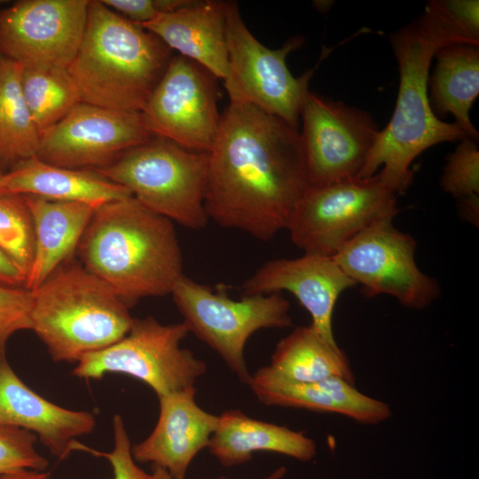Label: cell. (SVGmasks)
<instances>
[{
	"label": "cell",
	"instance_id": "cell-1",
	"mask_svg": "<svg viewBox=\"0 0 479 479\" xmlns=\"http://www.w3.org/2000/svg\"><path fill=\"white\" fill-rule=\"evenodd\" d=\"M208 153V219L260 240L287 230L310 186L298 130L256 106L231 102Z\"/></svg>",
	"mask_w": 479,
	"mask_h": 479
},
{
	"label": "cell",
	"instance_id": "cell-2",
	"mask_svg": "<svg viewBox=\"0 0 479 479\" xmlns=\"http://www.w3.org/2000/svg\"><path fill=\"white\" fill-rule=\"evenodd\" d=\"M398 65L399 88L392 116L357 177L377 174L397 195L412 184L413 161L443 142L459 141L466 134L455 123L437 118L428 93L429 68L436 51L455 42L479 45L451 10L447 0H433L411 23L389 35Z\"/></svg>",
	"mask_w": 479,
	"mask_h": 479
},
{
	"label": "cell",
	"instance_id": "cell-3",
	"mask_svg": "<svg viewBox=\"0 0 479 479\" xmlns=\"http://www.w3.org/2000/svg\"><path fill=\"white\" fill-rule=\"evenodd\" d=\"M77 250L82 265L128 308L142 298L170 294L184 275L173 222L133 196L98 208Z\"/></svg>",
	"mask_w": 479,
	"mask_h": 479
},
{
	"label": "cell",
	"instance_id": "cell-4",
	"mask_svg": "<svg viewBox=\"0 0 479 479\" xmlns=\"http://www.w3.org/2000/svg\"><path fill=\"white\" fill-rule=\"evenodd\" d=\"M172 51L141 25L90 0L82 42L67 69L81 102L142 112Z\"/></svg>",
	"mask_w": 479,
	"mask_h": 479
},
{
	"label": "cell",
	"instance_id": "cell-5",
	"mask_svg": "<svg viewBox=\"0 0 479 479\" xmlns=\"http://www.w3.org/2000/svg\"><path fill=\"white\" fill-rule=\"evenodd\" d=\"M31 329L55 362H78L124 337L134 318L99 278L68 261L30 290Z\"/></svg>",
	"mask_w": 479,
	"mask_h": 479
},
{
	"label": "cell",
	"instance_id": "cell-6",
	"mask_svg": "<svg viewBox=\"0 0 479 479\" xmlns=\"http://www.w3.org/2000/svg\"><path fill=\"white\" fill-rule=\"evenodd\" d=\"M209 153L158 136L93 169L130 191L145 208L192 230L208 223L204 200Z\"/></svg>",
	"mask_w": 479,
	"mask_h": 479
},
{
	"label": "cell",
	"instance_id": "cell-7",
	"mask_svg": "<svg viewBox=\"0 0 479 479\" xmlns=\"http://www.w3.org/2000/svg\"><path fill=\"white\" fill-rule=\"evenodd\" d=\"M170 294L189 333L213 349L246 384L251 376L244 357L249 337L260 329L292 325L290 304L280 293L233 300L225 289L214 292L184 274Z\"/></svg>",
	"mask_w": 479,
	"mask_h": 479
},
{
	"label": "cell",
	"instance_id": "cell-8",
	"mask_svg": "<svg viewBox=\"0 0 479 479\" xmlns=\"http://www.w3.org/2000/svg\"><path fill=\"white\" fill-rule=\"evenodd\" d=\"M188 333L183 322L164 325L150 316L134 318L124 337L85 355L72 373L94 380L107 373H122L147 384L157 397L193 389L207 365L181 348Z\"/></svg>",
	"mask_w": 479,
	"mask_h": 479
},
{
	"label": "cell",
	"instance_id": "cell-9",
	"mask_svg": "<svg viewBox=\"0 0 479 479\" xmlns=\"http://www.w3.org/2000/svg\"><path fill=\"white\" fill-rule=\"evenodd\" d=\"M228 73L224 86L232 103L248 104L298 130L301 109L316 67L295 77L287 55L300 48L302 36L289 38L279 49L261 43L246 26L236 2H227Z\"/></svg>",
	"mask_w": 479,
	"mask_h": 479
},
{
	"label": "cell",
	"instance_id": "cell-10",
	"mask_svg": "<svg viewBox=\"0 0 479 479\" xmlns=\"http://www.w3.org/2000/svg\"><path fill=\"white\" fill-rule=\"evenodd\" d=\"M397 196L377 174L310 186L287 230L304 254L334 257L374 221L396 216Z\"/></svg>",
	"mask_w": 479,
	"mask_h": 479
},
{
	"label": "cell",
	"instance_id": "cell-11",
	"mask_svg": "<svg viewBox=\"0 0 479 479\" xmlns=\"http://www.w3.org/2000/svg\"><path fill=\"white\" fill-rule=\"evenodd\" d=\"M395 216L372 223L352 238L334 259L366 297L388 294L403 306L423 310L441 294L439 282L415 262L417 243L393 224Z\"/></svg>",
	"mask_w": 479,
	"mask_h": 479
},
{
	"label": "cell",
	"instance_id": "cell-12",
	"mask_svg": "<svg viewBox=\"0 0 479 479\" xmlns=\"http://www.w3.org/2000/svg\"><path fill=\"white\" fill-rule=\"evenodd\" d=\"M300 118L310 186L357 177L381 131L373 115L309 90Z\"/></svg>",
	"mask_w": 479,
	"mask_h": 479
},
{
	"label": "cell",
	"instance_id": "cell-13",
	"mask_svg": "<svg viewBox=\"0 0 479 479\" xmlns=\"http://www.w3.org/2000/svg\"><path fill=\"white\" fill-rule=\"evenodd\" d=\"M216 79L200 64L173 55L141 112L151 133L209 153L221 120Z\"/></svg>",
	"mask_w": 479,
	"mask_h": 479
},
{
	"label": "cell",
	"instance_id": "cell-14",
	"mask_svg": "<svg viewBox=\"0 0 479 479\" xmlns=\"http://www.w3.org/2000/svg\"><path fill=\"white\" fill-rule=\"evenodd\" d=\"M90 0H21L0 9V55L24 68H67L82 42Z\"/></svg>",
	"mask_w": 479,
	"mask_h": 479
},
{
	"label": "cell",
	"instance_id": "cell-15",
	"mask_svg": "<svg viewBox=\"0 0 479 479\" xmlns=\"http://www.w3.org/2000/svg\"><path fill=\"white\" fill-rule=\"evenodd\" d=\"M152 137L141 112L80 102L41 134L36 157L59 167L96 169Z\"/></svg>",
	"mask_w": 479,
	"mask_h": 479
},
{
	"label": "cell",
	"instance_id": "cell-16",
	"mask_svg": "<svg viewBox=\"0 0 479 479\" xmlns=\"http://www.w3.org/2000/svg\"><path fill=\"white\" fill-rule=\"evenodd\" d=\"M356 286L334 257L304 254L265 262L242 284L245 294L287 291L309 312L311 326L328 342L338 344L333 330V314L339 296Z\"/></svg>",
	"mask_w": 479,
	"mask_h": 479
},
{
	"label": "cell",
	"instance_id": "cell-17",
	"mask_svg": "<svg viewBox=\"0 0 479 479\" xmlns=\"http://www.w3.org/2000/svg\"><path fill=\"white\" fill-rule=\"evenodd\" d=\"M195 393L193 388L158 397L159 417L153 430L131 445L137 463H151L172 479H185L193 459L208 448L218 421V416L197 404Z\"/></svg>",
	"mask_w": 479,
	"mask_h": 479
},
{
	"label": "cell",
	"instance_id": "cell-18",
	"mask_svg": "<svg viewBox=\"0 0 479 479\" xmlns=\"http://www.w3.org/2000/svg\"><path fill=\"white\" fill-rule=\"evenodd\" d=\"M0 427L27 430L59 459H67L83 444L75 439L90 434L95 416L87 411L59 406L27 387L0 357Z\"/></svg>",
	"mask_w": 479,
	"mask_h": 479
},
{
	"label": "cell",
	"instance_id": "cell-19",
	"mask_svg": "<svg viewBox=\"0 0 479 479\" xmlns=\"http://www.w3.org/2000/svg\"><path fill=\"white\" fill-rule=\"evenodd\" d=\"M247 385L260 402L269 406L336 413L365 425L381 424L390 415L388 403L362 393L355 384L340 377L301 383L286 380L263 366L251 374Z\"/></svg>",
	"mask_w": 479,
	"mask_h": 479
},
{
	"label": "cell",
	"instance_id": "cell-20",
	"mask_svg": "<svg viewBox=\"0 0 479 479\" xmlns=\"http://www.w3.org/2000/svg\"><path fill=\"white\" fill-rule=\"evenodd\" d=\"M226 9L227 2L193 0L185 7L159 14L142 27L172 51L224 80L228 73Z\"/></svg>",
	"mask_w": 479,
	"mask_h": 479
},
{
	"label": "cell",
	"instance_id": "cell-21",
	"mask_svg": "<svg viewBox=\"0 0 479 479\" xmlns=\"http://www.w3.org/2000/svg\"><path fill=\"white\" fill-rule=\"evenodd\" d=\"M208 449L225 467L248 462L259 451L302 462L310 461L317 454L316 442L302 431L253 419L240 410H228L218 415Z\"/></svg>",
	"mask_w": 479,
	"mask_h": 479
},
{
	"label": "cell",
	"instance_id": "cell-22",
	"mask_svg": "<svg viewBox=\"0 0 479 479\" xmlns=\"http://www.w3.org/2000/svg\"><path fill=\"white\" fill-rule=\"evenodd\" d=\"M2 192L76 201L96 209L110 201L132 196L126 187L93 169L59 167L37 157L22 161L4 173Z\"/></svg>",
	"mask_w": 479,
	"mask_h": 479
},
{
	"label": "cell",
	"instance_id": "cell-23",
	"mask_svg": "<svg viewBox=\"0 0 479 479\" xmlns=\"http://www.w3.org/2000/svg\"><path fill=\"white\" fill-rule=\"evenodd\" d=\"M23 196L35 230V255L26 284V289L32 290L70 259L96 208L76 201Z\"/></svg>",
	"mask_w": 479,
	"mask_h": 479
},
{
	"label": "cell",
	"instance_id": "cell-24",
	"mask_svg": "<svg viewBox=\"0 0 479 479\" xmlns=\"http://www.w3.org/2000/svg\"><path fill=\"white\" fill-rule=\"evenodd\" d=\"M479 45L455 42L439 48L428 77V100L437 118L450 114L467 137L478 140L469 111L479 94Z\"/></svg>",
	"mask_w": 479,
	"mask_h": 479
},
{
	"label": "cell",
	"instance_id": "cell-25",
	"mask_svg": "<svg viewBox=\"0 0 479 479\" xmlns=\"http://www.w3.org/2000/svg\"><path fill=\"white\" fill-rule=\"evenodd\" d=\"M277 375L294 382L313 383L340 377L355 384L346 353L324 339L310 324L295 327L276 345L267 365Z\"/></svg>",
	"mask_w": 479,
	"mask_h": 479
},
{
	"label": "cell",
	"instance_id": "cell-26",
	"mask_svg": "<svg viewBox=\"0 0 479 479\" xmlns=\"http://www.w3.org/2000/svg\"><path fill=\"white\" fill-rule=\"evenodd\" d=\"M22 67L0 55V165L36 157L40 134L21 87Z\"/></svg>",
	"mask_w": 479,
	"mask_h": 479
},
{
	"label": "cell",
	"instance_id": "cell-27",
	"mask_svg": "<svg viewBox=\"0 0 479 479\" xmlns=\"http://www.w3.org/2000/svg\"><path fill=\"white\" fill-rule=\"evenodd\" d=\"M21 87L40 136L81 102L67 68L22 67Z\"/></svg>",
	"mask_w": 479,
	"mask_h": 479
},
{
	"label": "cell",
	"instance_id": "cell-28",
	"mask_svg": "<svg viewBox=\"0 0 479 479\" xmlns=\"http://www.w3.org/2000/svg\"><path fill=\"white\" fill-rule=\"evenodd\" d=\"M0 248L27 279L35 255V230L21 194L0 193Z\"/></svg>",
	"mask_w": 479,
	"mask_h": 479
},
{
	"label": "cell",
	"instance_id": "cell-29",
	"mask_svg": "<svg viewBox=\"0 0 479 479\" xmlns=\"http://www.w3.org/2000/svg\"><path fill=\"white\" fill-rule=\"evenodd\" d=\"M477 140L465 137L447 157L440 178L442 189L459 199L479 195V148Z\"/></svg>",
	"mask_w": 479,
	"mask_h": 479
},
{
	"label": "cell",
	"instance_id": "cell-30",
	"mask_svg": "<svg viewBox=\"0 0 479 479\" xmlns=\"http://www.w3.org/2000/svg\"><path fill=\"white\" fill-rule=\"evenodd\" d=\"M36 441L27 430L0 427V475L23 469L45 471L48 460L36 451Z\"/></svg>",
	"mask_w": 479,
	"mask_h": 479
},
{
	"label": "cell",
	"instance_id": "cell-31",
	"mask_svg": "<svg viewBox=\"0 0 479 479\" xmlns=\"http://www.w3.org/2000/svg\"><path fill=\"white\" fill-rule=\"evenodd\" d=\"M31 305L30 290L0 286V357L5 356L7 342L15 333L31 329Z\"/></svg>",
	"mask_w": 479,
	"mask_h": 479
},
{
	"label": "cell",
	"instance_id": "cell-32",
	"mask_svg": "<svg viewBox=\"0 0 479 479\" xmlns=\"http://www.w3.org/2000/svg\"><path fill=\"white\" fill-rule=\"evenodd\" d=\"M114 448L110 452H98L92 449L88 452L105 457L110 463L114 479H145L146 473L134 460L131 443L122 418L116 414L113 418Z\"/></svg>",
	"mask_w": 479,
	"mask_h": 479
},
{
	"label": "cell",
	"instance_id": "cell-33",
	"mask_svg": "<svg viewBox=\"0 0 479 479\" xmlns=\"http://www.w3.org/2000/svg\"><path fill=\"white\" fill-rule=\"evenodd\" d=\"M101 2L125 19L141 26L150 22L159 14L174 12L182 5L181 0H101Z\"/></svg>",
	"mask_w": 479,
	"mask_h": 479
},
{
	"label": "cell",
	"instance_id": "cell-34",
	"mask_svg": "<svg viewBox=\"0 0 479 479\" xmlns=\"http://www.w3.org/2000/svg\"><path fill=\"white\" fill-rule=\"evenodd\" d=\"M27 278L0 248V286L26 288Z\"/></svg>",
	"mask_w": 479,
	"mask_h": 479
},
{
	"label": "cell",
	"instance_id": "cell-35",
	"mask_svg": "<svg viewBox=\"0 0 479 479\" xmlns=\"http://www.w3.org/2000/svg\"><path fill=\"white\" fill-rule=\"evenodd\" d=\"M459 211L462 219L478 226L479 195H472L459 199Z\"/></svg>",
	"mask_w": 479,
	"mask_h": 479
},
{
	"label": "cell",
	"instance_id": "cell-36",
	"mask_svg": "<svg viewBox=\"0 0 479 479\" xmlns=\"http://www.w3.org/2000/svg\"><path fill=\"white\" fill-rule=\"evenodd\" d=\"M0 479H53L45 471L23 469L0 475Z\"/></svg>",
	"mask_w": 479,
	"mask_h": 479
},
{
	"label": "cell",
	"instance_id": "cell-37",
	"mask_svg": "<svg viewBox=\"0 0 479 479\" xmlns=\"http://www.w3.org/2000/svg\"><path fill=\"white\" fill-rule=\"evenodd\" d=\"M151 473L145 475V479H172L167 471L157 466H151Z\"/></svg>",
	"mask_w": 479,
	"mask_h": 479
},
{
	"label": "cell",
	"instance_id": "cell-38",
	"mask_svg": "<svg viewBox=\"0 0 479 479\" xmlns=\"http://www.w3.org/2000/svg\"><path fill=\"white\" fill-rule=\"evenodd\" d=\"M286 473H287V468L285 467H280L263 479H281L285 476ZM211 479H230V478H227L225 476H218V477H215Z\"/></svg>",
	"mask_w": 479,
	"mask_h": 479
},
{
	"label": "cell",
	"instance_id": "cell-39",
	"mask_svg": "<svg viewBox=\"0 0 479 479\" xmlns=\"http://www.w3.org/2000/svg\"><path fill=\"white\" fill-rule=\"evenodd\" d=\"M3 174H4V173L0 172V193H4V192H2V179H3Z\"/></svg>",
	"mask_w": 479,
	"mask_h": 479
},
{
	"label": "cell",
	"instance_id": "cell-40",
	"mask_svg": "<svg viewBox=\"0 0 479 479\" xmlns=\"http://www.w3.org/2000/svg\"><path fill=\"white\" fill-rule=\"evenodd\" d=\"M3 3V1H0V4Z\"/></svg>",
	"mask_w": 479,
	"mask_h": 479
},
{
	"label": "cell",
	"instance_id": "cell-41",
	"mask_svg": "<svg viewBox=\"0 0 479 479\" xmlns=\"http://www.w3.org/2000/svg\"><path fill=\"white\" fill-rule=\"evenodd\" d=\"M0 172H1V170H0Z\"/></svg>",
	"mask_w": 479,
	"mask_h": 479
}]
</instances>
